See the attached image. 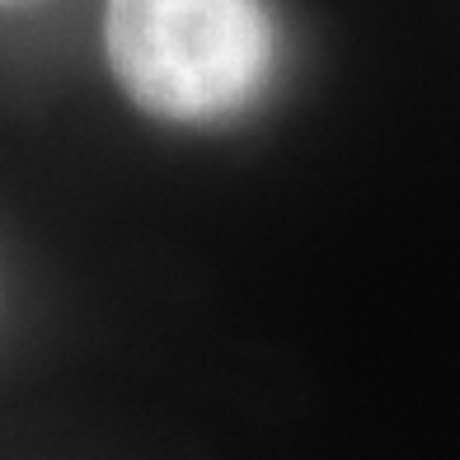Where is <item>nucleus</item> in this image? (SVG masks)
Segmentation results:
<instances>
[{
	"label": "nucleus",
	"instance_id": "1",
	"mask_svg": "<svg viewBox=\"0 0 460 460\" xmlns=\"http://www.w3.org/2000/svg\"><path fill=\"white\" fill-rule=\"evenodd\" d=\"M103 48L141 113L160 122H226L244 113L273 71L263 0H109Z\"/></svg>",
	"mask_w": 460,
	"mask_h": 460
},
{
	"label": "nucleus",
	"instance_id": "2",
	"mask_svg": "<svg viewBox=\"0 0 460 460\" xmlns=\"http://www.w3.org/2000/svg\"><path fill=\"white\" fill-rule=\"evenodd\" d=\"M0 5H5V0H0Z\"/></svg>",
	"mask_w": 460,
	"mask_h": 460
}]
</instances>
